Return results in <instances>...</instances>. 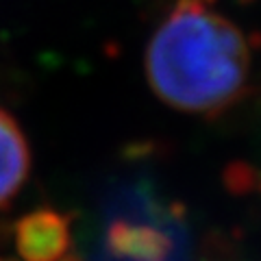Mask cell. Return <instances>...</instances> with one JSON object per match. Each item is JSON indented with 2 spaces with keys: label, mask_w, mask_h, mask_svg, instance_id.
<instances>
[{
  "label": "cell",
  "mask_w": 261,
  "mask_h": 261,
  "mask_svg": "<svg viewBox=\"0 0 261 261\" xmlns=\"http://www.w3.org/2000/svg\"><path fill=\"white\" fill-rule=\"evenodd\" d=\"M146 76L161 102L216 116L246 92L248 39L209 0H178L148 42Z\"/></svg>",
  "instance_id": "cell-1"
},
{
  "label": "cell",
  "mask_w": 261,
  "mask_h": 261,
  "mask_svg": "<svg viewBox=\"0 0 261 261\" xmlns=\"http://www.w3.org/2000/svg\"><path fill=\"white\" fill-rule=\"evenodd\" d=\"M72 244V220L57 209H35L15 224V246L24 261H59Z\"/></svg>",
  "instance_id": "cell-2"
},
{
  "label": "cell",
  "mask_w": 261,
  "mask_h": 261,
  "mask_svg": "<svg viewBox=\"0 0 261 261\" xmlns=\"http://www.w3.org/2000/svg\"><path fill=\"white\" fill-rule=\"evenodd\" d=\"M31 170V150L20 124L0 109V209L20 192Z\"/></svg>",
  "instance_id": "cell-3"
}]
</instances>
